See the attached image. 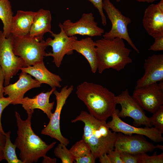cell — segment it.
I'll return each mask as SVG.
<instances>
[{
    "label": "cell",
    "mask_w": 163,
    "mask_h": 163,
    "mask_svg": "<svg viewBox=\"0 0 163 163\" xmlns=\"http://www.w3.org/2000/svg\"><path fill=\"white\" fill-rule=\"evenodd\" d=\"M79 121L85 125L82 139L96 158L114 149L117 133L110 130L106 121L97 119L85 111H82L71 122Z\"/></svg>",
    "instance_id": "6da1fadb"
},
{
    "label": "cell",
    "mask_w": 163,
    "mask_h": 163,
    "mask_svg": "<svg viewBox=\"0 0 163 163\" xmlns=\"http://www.w3.org/2000/svg\"><path fill=\"white\" fill-rule=\"evenodd\" d=\"M33 114H27V118L23 120L15 112L18 130L14 144L20 150L19 158L23 163L37 162L40 158L45 156L56 143L55 142L47 145L35 133L31 126Z\"/></svg>",
    "instance_id": "7a4b0ae2"
},
{
    "label": "cell",
    "mask_w": 163,
    "mask_h": 163,
    "mask_svg": "<svg viewBox=\"0 0 163 163\" xmlns=\"http://www.w3.org/2000/svg\"><path fill=\"white\" fill-rule=\"evenodd\" d=\"M76 94L89 113L99 120L106 121L116 109V96L101 85L84 82L78 86Z\"/></svg>",
    "instance_id": "3957f363"
},
{
    "label": "cell",
    "mask_w": 163,
    "mask_h": 163,
    "mask_svg": "<svg viewBox=\"0 0 163 163\" xmlns=\"http://www.w3.org/2000/svg\"><path fill=\"white\" fill-rule=\"evenodd\" d=\"M95 44L99 73L110 68L119 71L132 62L129 56L131 50L126 47L123 40L121 38H102L95 41Z\"/></svg>",
    "instance_id": "277c9868"
},
{
    "label": "cell",
    "mask_w": 163,
    "mask_h": 163,
    "mask_svg": "<svg viewBox=\"0 0 163 163\" xmlns=\"http://www.w3.org/2000/svg\"><path fill=\"white\" fill-rule=\"evenodd\" d=\"M47 46L46 40L40 39L28 34L14 38L13 51L16 56L24 60L27 67L43 62L46 53L45 50Z\"/></svg>",
    "instance_id": "5b68a950"
},
{
    "label": "cell",
    "mask_w": 163,
    "mask_h": 163,
    "mask_svg": "<svg viewBox=\"0 0 163 163\" xmlns=\"http://www.w3.org/2000/svg\"><path fill=\"white\" fill-rule=\"evenodd\" d=\"M102 7L112 24L110 30L103 34V38L107 40H112L116 37L121 38L126 40L134 50L139 53V50L128 32L127 26L131 22V19L123 15L110 0H103Z\"/></svg>",
    "instance_id": "8992f818"
},
{
    "label": "cell",
    "mask_w": 163,
    "mask_h": 163,
    "mask_svg": "<svg viewBox=\"0 0 163 163\" xmlns=\"http://www.w3.org/2000/svg\"><path fill=\"white\" fill-rule=\"evenodd\" d=\"M14 39L11 34L5 37L0 30V66L4 73L5 86L9 84L11 78L21 68L26 67L24 60L14 53Z\"/></svg>",
    "instance_id": "52a82bcc"
},
{
    "label": "cell",
    "mask_w": 163,
    "mask_h": 163,
    "mask_svg": "<svg viewBox=\"0 0 163 163\" xmlns=\"http://www.w3.org/2000/svg\"><path fill=\"white\" fill-rule=\"evenodd\" d=\"M73 90V86L71 85L63 87L60 92L55 90L53 92L56 101L55 110L50 119L47 125L41 131V134L56 139L60 143L67 146L69 141L62 134L60 129V121L61 110L67 98Z\"/></svg>",
    "instance_id": "ba28073f"
},
{
    "label": "cell",
    "mask_w": 163,
    "mask_h": 163,
    "mask_svg": "<svg viewBox=\"0 0 163 163\" xmlns=\"http://www.w3.org/2000/svg\"><path fill=\"white\" fill-rule=\"evenodd\" d=\"M115 100L116 104H120L121 106V111L117 113L119 117L132 118L134 120L133 125L136 127L142 125L152 127L149 117L146 116L144 110L136 100L129 95L127 89L116 96Z\"/></svg>",
    "instance_id": "9c48e42d"
},
{
    "label": "cell",
    "mask_w": 163,
    "mask_h": 163,
    "mask_svg": "<svg viewBox=\"0 0 163 163\" xmlns=\"http://www.w3.org/2000/svg\"><path fill=\"white\" fill-rule=\"evenodd\" d=\"M143 110L154 113L163 104V82L135 89L132 96Z\"/></svg>",
    "instance_id": "30bf717a"
},
{
    "label": "cell",
    "mask_w": 163,
    "mask_h": 163,
    "mask_svg": "<svg viewBox=\"0 0 163 163\" xmlns=\"http://www.w3.org/2000/svg\"><path fill=\"white\" fill-rule=\"evenodd\" d=\"M59 24L69 37L77 34L91 37L101 36L104 33V29L98 26L91 13H83L81 18L75 22L67 19Z\"/></svg>",
    "instance_id": "8fae6325"
},
{
    "label": "cell",
    "mask_w": 163,
    "mask_h": 163,
    "mask_svg": "<svg viewBox=\"0 0 163 163\" xmlns=\"http://www.w3.org/2000/svg\"><path fill=\"white\" fill-rule=\"evenodd\" d=\"M118 133L114 149L120 152L137 155L152 152L157 148L156 145L147 141L143 135Z\"/></svg>",
    "instance_id": "7c38bea8"
},
{
    "label": "cell",
    "mask_w": 163,
    "mask_h": 163,
    "mask_svg": "<svg viewBox=\"0 0 163 163\" xmlns=\"http://www.w3.org/2000/svg\"><path fill=\"white\" fill-rule=\"evenodd\" d=\"M119 110L116 109L111 116L112 120L107 123L111 130L116 133H121L125 134H139L145 136L155 142L163 141L162 134L155 127L140 128L133 126L125 123L117 115Z\"/></svg>",
    "instance_id": "4fadbf2b"
},
{
    "label": "cell",
    "mask_w": 163,
    "mask_h": 163,
    "mask_svg": "<svg viewBox=\"0 0 163 163\" xmlns=\"http://www.w3.org/2000/svg\"><path fill=\"white\" fill-rule=\"evenodd\" d=\"M60 29L59 33H53L51 34L53 39L49 38L46 40L48 46L52 47V52L46 53L45 56H51L53 58V62L57 67L60 66L64 56L72 54L73 51L71 50L72 44L77 39L75 36L69 37L65 33L62 27L59 24Z\"/></svg>",
    "instance_id": "5bb4252c"
},
{
    "label": "cell",
    "mask_w": 163,
    "mask_h": 163,
    "mask_svg": "<svg viewBox=\"0 0 163 163\" xmlns=\"http://www.w3.org/2000/svg\"><path fill=\"white\" fill-rule=\"evenodd\" d=\"M142 22L148 34L154 38L163 36V0L152 4L145 9Z\"/></svg>",
    "instance_id": "9a60e30c"
},
{
    "label": "cell",
    "mask_w": 163,
    "mask_h": 163,
    "mask_svg": "<svg viewBox=\"0 0 163 163\" xmlns=\"http://www.w3.org/2000/svg\"><path fill=\"white\" fill-rule=\"evenodd\" d=\"M41 84L27 73L22 72L15 83L4 87V95H7L13 105L21 104L25 94L30 90L40 86Z\"/></svg>",
    "instance_id": "2e32d148"
},
{
    "label": "cell",
    "mask_w": 163,
    "mask_h": 163,
    "mask_svg": "<svg viewBox=\"0 0 163 163\" xmlns=\"http://www.w3.org/2000/svg\"><path fill=\"white\" fill-rule=\"evenodd\" d=\"M145 73L136 82L135 89L163 80V54H154L145 60Z\"/></svg>",
    "instance_id": "e0dca14e"
},
{
    "label": "cell",
    "mask_w": 163,
    "mask_h": 163,
    "mask_svg": "<svg viewBox=\"0 0 163 163\" xmlns=\"http://www.w3.org/2000/svg\"><path fill=\"white\" fill-rule=\"evenodd\" d=\"M56 89V87L52 88L50 91L45 93L42 92L33 98L27 97H24L21 104L27 114L33 113L34 109H38L43 111L50 119L53 115L52 110L53 109L54 102H50L49 99Z\"/></svg>",
    "instance_id": "ac0fdd59"
},
{
    "label": "cell",
    "mask_w": 163,
    "mask_h": 163,
    "mask_svg": "<svg viewBox=\"0 0 163 163\" xmlns=\"http://www.w3.org/2000/svg\"><path fill=\"white\" fill-rule=\"evenodd\" d=\"M20 70L22 72H25L33 76L41 84H47L52 88L61 87L60 83L62 81L61 78L58 75L49 71L43 62L32 66L22 68Z\"/></svg>",
    "instance_id": "d6986e66"
},
{
    "label": "cell",
    "mask_w": 163,
    "mask_h": 163,
    "mask_svg": "<svg viewBox=\"0 0 163 163\" xmlns=\"http://www.w3.org/2000/svg\"><path fill=\"white\" fill-rule=\"evenodd\" d=\"M71 50L82 55L87 60L92 72H96L97 64L95 41L91 37L75 40L72 44Z\"/></svg>",
    "instance_id": "ffe728a7"
},
{
    "label": "cell",
    "mask_w": 163,
    "mask_h": 163,
    "mask_svg": "<svg viewBox=\"0 0 163 163\" xmlns=\"http://www.w3.org/2000/svg\"><path fill=\"white\" fill-rule=\"evenodd\" d=\"M36 12L17 11L13 16L11 34L14 38L21 37L29 34Z\"/></svg>",
    "instance_id": "44dd1931"
},
{
    "label": "cell",
    "mask_w": 163,
    "mask_h": 163,
    "mask_svg": "<svg viewBox=\"0 0 163 163\" xmlns=\"http://www.w3.org/2000/svg\"><path fill=\"white\" fill-rule=\"evenodd\" d=\"M52 18L50 11L41 8L36 12L29 35L40 39L43 40V36L47 33L51 34Z\"/></svg>",
    "instance_id": "7402d4cb"
},
{
    "label": "cell",
    "mask_w": 163,
    "mask_h": 163,
    "mask_svg": "<svg viewBox=\"0 0 163 163\" xmlns=\"http://www.w3.org/2000/svg\"><path fill=\"white\" fill-rule=\"evenodd\" d=\"M69 151L76 163H94L96 158L92 154L89 146L82 139L76 142Z\"/></svg>",
    "instance_id": "603a6c76"
},
{
    "label": "cell",
    "mask_w": 163,
    "mask_h": 163,
    "mask_svg": "<svg viewBox=\"0 0 163 163\" xmlns=\"http://www.w3.org/2000/svg\"><path fill=\"white\" fill-rule=\"evenodd\" d=\"M9 0H0V19L3 25V34L7 38L11 34L13 16Z\"/></svg>",
    "instance_id": "cb8c5ba5"
},
{
    "label": "cell",
    "mask_w": 163,
    "mask_h": 163,
    "mask_svg": "<svg viewBox=\"0 0 163 163\" xmlns=\"http://www.w3.org/2000/svg\"><path fill=\"white\" fill-rule=\"evenodd\" d=\"M11 133L10 131L5 133L6 142L3 148L4 159L8 163H23L17 156L15 151L16 146L10 140Z\"/></svg>",
    "instance_id": "d4e9b609"
},
{
    "label": "cell",
    "mask_w": 163,
    "mask_h": 163,
    "mask_svg": "<svg viewBox=\"0 0 163 163\" xmlns=\"http://www.w3.org/2000/svg\"><path fill=\"white\" fill-rule=\"evenodd\" d=\"M64 144L60 142L55 148L54 153L55 155L61 160L62 163H72L74 160L72 155Z\"/></svg>",
    "instance_id": "484cf974"
},
{
    "label": "cell",
    "mask_w": 163,
    "mask_h": 163,
    "mask_svg": "<svg viewBox=\"0 0 163 163\" xmlns=\"http://www.w3.org/2000/svg\"><path fill=\"white\" fill-rule=\"evenodd\" d=\"M149 118L152 126H154L162 134L163 133V105Z\"/></svg>",
    "instance_id": "4316f807"
},
{
    "label": "cell",
    "mask_w": 163,
    "mask_h": 163,
    "mask_svg": "<svg viewBox=\"0 0 163 163\" xmlns=\"http://www.w3.org/2000/svg\"><path fill=\"white\" fill-rule=\"evenodd\" d=\"M140 163H163V153L157 155L155 152L152 156H149L146 153L137 155Z\"/></svg>",
    "instance_id": "83f0119b"
},
{
    "label": "cell",
    "mask_w": 163,
    "mask_h": 163,
    "mask_svg": "<svg viewBox=\"0 0 163 163\" xmlns=\"http://www.w3.org/2000/svg\"><path fill=\"white\" fill-rule=\"evenodd\" d=\"M98 10L100 14L101 23L103 26L107 24L106 18L104 12L102 7L103 0H88Z\"/></svg>",
    "instance_id": "f1b7e54d"
},
{
    "label": "cell",
    "mask_w": 163,
    "mask_h": 163,
    "mask_svg": "<svg viewBox=\"0 0 163 163\" xmlns=\"http://www.w3.org/2000/svg\"><path fill=\"white\" fill-rule=\"evenodd\" d=\"M120 158L123 163H140L138 155L120 152Z\"/></svg>",
    "instance_id": "f546056e"
},
{
    "label": "cell",
    "mask_w": 163,
    "mask_h": 163,
    "mask_svg": "<svg viewBox=\"0 0 163 163\" xmlns=\"http://www.w3.org/2000/svg\"><path fill=\"white\" fill-rule=\"evenodd\" d=\"M12 102L11 100L7 97H4L0 98V131L3 134H5V133L3 130L1 123V117L2 112L4 110L9 104Z\"/></svg>",
    "instance_id": "4dcf8cb0"
},
{
    "label": "cell",
    "mask_w": 163,
    "mask_h": 163,
    "mask_svg": "<svg viewBox=\"0 0 163 163\" xmlns=\"http://www.w3.org/2000/svg\"><path fill=\"white\" fill-rule=\"evenodd\" d=\"M111 163H123L120 158V152L114 149L107 154Z\"/></svg>",
    "instance_id": "1f68e13d"
},
{
    "label": "cell",
    "mask_w": 163,
    "mask_h": 163,
    "mask_svg": "<svg viewBox=\"0 0 163 163\" xmlns=\"http://www.w3.org/2000/svg\"><path fill=\"white\" fill-rule=\"evenodd\" d=\"M155 39L154 43L151 45L148 50L157 51L163 50V36Z\"/></svg>",
    "instance_id": "d6a6232c"
},
{
    "label": "cell",
    "mask_w": 163,
    "mask_h": 163,
    "mask_svg": "<svg viewBox=\"0 0 163 163\" xmlns=\"http://www.w3.org/2000/svg\"><path fill=\"white\" fill-rule=\"evenodd\" d=\"M4 76L3 70L0 66V98L4 97Z\"/></svg>",
    "instance_id": "836d02e7"
},
{
    "label": "cell",
    "mask_w": 163,
    "mask_h": 163,
    "mask_svg": "<svg viewBox=\"0 0 163 163\" xmlns=\"http://www.w3.org/2000/svg\"><path fill=\"white\" fill-rule=\"evenodd\" d=\"M99 161L101 163H111L107 153H105L100 156Z\"/></svg>",
    "instance_id": "e575fe53"
},
{
    "label": "cell",
    "mask_w": 163,
    "mask_h": 163,
    "mask_svg": "<svg viewBox=\"0 0 163 163\" xmlns=\"http://www.w3.org/2000/svg\"><path fill=\"white\" fill-rule=\"evenodd\" d=\"M6 142L5 134L2 133L0 131V147L3 148Z\"/></svg>",
    "instance_id": "d590c367"
},
{
    "label": "cell",
    "mask_w": 163,
    "mask_h": 163,
    "mask_svg": "<svg viewBox=\"0 0 163 163\" xmlns=\"http://www.w3.org/2000/svg\"><path fill=\"white\" fill-rule=\"evenodd\" d=\"M43 163H56V159L55 158H51L46 156L43 157Z\"/></svg>",
    "instance_id": "8d00e7d4"
},
{
    "label": "cell",
    "mask_w": 163,
    "mask_h": 163,
    "mask_svg": "<svg viewBox=\"0 0 163 163\" xmlns=\"http://www.w3.org/2000/svg\"><path fill=\"white\" fill-rule=\"evenodd\" d=\"M139 2H147L152 3L158 0H135Z\"/></svg>",
    "instance_id": "74e56055"
},
{
    "label": "cell",
    "mask_w": 163,
    "mask_h": 163,
    "mask_svg": "<svg viewBox=\"0 0 163 163\" xmlns=\"http://www.w3.org/2000/svg\"><path fill=\"white\" fill-rule=\"evenodd\" d=\"M4 159L3 148L0 147V162Z\"/></svg>",
    "instance_id": "f35d334b"
},
{
    "label": "cell",
    "mask_w": 163,
    "mask_h": 163,
    "mask_svg": "<svg viewBox=\"0 0 163 163\" xmlns=\"http://www.w3.org/2000/svg\"><path fill=\"white\" fill-rule=\"evenodd\" d=\"M156 146H157V148H159L160 149H162L163 150V145H159L158 144L156 145Z\"/></svg>",
    "instance_id": "ab89813d"
},
{
    "label": "cell",
    "mask_w": 163,
    "mask_h": 163,
    "mask_svg": "<svg viewBox=\"0 0 163 163\" xmlns=\"http://www.w3.org/2000/svg\"><path fill=\"white\" fill-rule=\"evenodd\" d=\"M120 1V0H116V2H119Z\"/></svg>",
    "instance_id": "60d3db41"
}]
</instances>
